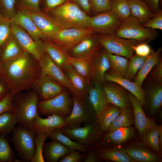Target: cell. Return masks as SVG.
<instances>
[{"instance_id": "cell-1", "label": "cell", "mask_w": 162, "mask_h": 162, "mask_svg": "<svg viewBox=\"0 0 162 162\" xmlns=\"http://www.w3.org/2000/svg\"><path fill=\"white\" fill-rule=\"evenodd\" d=\"M0 74L8 84L13 98L18 93L34 88L40 76L39 60L25 52L2 63Z\"/></svg>"}, {"instance_id": "cell-2", "label": "cell", "mask_w": 162, "mask_h": 162, "mask_svg": "<svg viewBox=\"0 0 162 162\" xmlns=\"http://www.w3.org/2000/svg\"><path fill=\"white\" fill-rule=\"evenodd\" d=\"M40 99L33 89L16 94L12 102V112L19 125L30 127L36 118L39 116L38 106Z\"/></svg>"}, {"instance_id": "cell-3", "label": "cell", "mask_w": 162, "mask_h": 162, "mask_svg": "<svg viewBox=\"0 0 162 162\" xmlns=\"http://www.w3.org/2000/svg\"><path fill=\"white\" fill-rule=\"evenodd\" d=\"M47 12L62 28L88 27L90 16L72 0Z\"/></svg>"}, {"instance_id": "cell-4", "label": "cell", "mask_w": 162, "mask_h": 162, "mask_svg": "<svg viewBox=\"0 0 162 162\" xmlns=\"http://www.w3.org/2000/svg\"><path fill=\"white\" fill-rule=\"evenodd\" d=\"M36 136L30 127L20 125L15 127L9 139L20 160L31 162L35 153Z\"/></svg>"}, {"instance_id": "cell-5", "label": "cell", "mask_w": 162, "mask_h": 162, "mask_svg": "<svg viewBox=\"0 0 162 162\" xmlns=\"http://www.w3.org/2000/svg\"><path fill=\"white\" fill-rule=\"evenodd\" d=\"M115 34L122 38L136 40L139 43L151 42L158 35L156 31L144 27L131 16L122 21Z\"/></svg>"}, {"instance_id": "cell-6", "label": "cell", "mask_w": 162, "mask_h": 162, "mask_svg": "<svg viewBox=\"0 0 162 162\" xmlns=\"http://www.w3.org/2000/svg\"><path fill=\"white\" fill-rule=\"evenodd\" d=\"M73 106L71 112L64 118L67 127H80L84 123H97V113L88 98L81 99L72 96Z\"/></svg>"}, {"instance_id": "cell-7", "label": "cell", "mask_w": 162, "mask_h": 162, "mask_svg": "<svg viewBox=\"0 0 162 162\" xmlns=\"http://www.w3.org/2000/svg\"><path fill=\"white\" fill-rule=\"evenodd\" d=\"M94 35L108 52L129 59L134 53L133 47L139 43L136 40L122 38L115 34H97Z\"/></svg>"}, {"instance_id": "cell-8", "label": "cell", "mask_w": 162, "mask_h": 162, "mask_svg": "<svg viewBox=\"0 0 162 162\" xmlns=\"http://www.w3.org/2000/svg\"><path fill=\"white\" fill-rule=\"evenodd\" d=\"M60 129L70 138L89 148L94 147L104 133L97 123H86L82 127L73 128L64 127Z\"/></svg>"}, {"instance_id": "cell-9", "label": "cell", "mask_w": 162, "mask_h": 162, "mask_svg": "<svg viewBox=\"0 0 162 162\" xmlns=\"http://www.w3.org/2000/svg\"><path fill=\"white\" fill-rule=\"evenodd\" d=\"M73 106L72 98L65 89L52 98L39 101L38 111L39 113L47 116L56 115L65 118L70 114Z\"/></svg>"}, {"instance_id": "cell-10", "label": "cell", "mask_w": 162, "mask_h": 162, "mask_svg": "<svg viewBox=\"0 0 162 162\" xmlns=\"http://www.w3.org/2000/svg\"><path fill=\"white\" fill-rule=\"evenodd\" d=\"M93 33L88 28H62L50 40L69 54L75 47Z\"/></svg>"}, {"instance_id": "cell-11", "label": "cell", "mask_w": 162, "mask_h": 162, "mask_svg": "<svg viewBox=\"0 0 162 162\" xmlns=\"http://www.w3.org/2000/svg\"><path fill=\"white\" fill-rule=\"evenodd\" d=\"M122 21L111 11L102 12L90 16L88 27L94 33L115 34Z\"/></svg>"}, {"instance_id": "cell-12", "label": "cell", "mask_w": 162, "mask_h": 162, "mask_svg": "<svg viewBox=\"0 0 162 162\" xmlns=\"http://www.w3.org/2000/svg\"><path fill=\"white\" fill-rule=\"evenodd\" d=\"M11 28L12 34L24 51L39 60L45 52V44L43 40H35L22 28L11 22Z\"/></svg>"}, {"instance_id": "cell-13", "label": "cell", "mask_w": 162, "mask_h": 162, "mask_svg": "<svg viewBox=\"0 0 162 162\" xmlns=\"http://www.w3.org/2000/svg\"><path fill=\"white\" fill-rule=\"evenodd\" d=\"M17 8L23 9L27 12L38 30L46 39L50 40L62 28L52 17L40 10Z\"/></svg>"}, {"instance_id": "cell-14", "label": "cell", "mask_w": 162, "mask_h": 162, "mask_svg": "<svg viewBox=\"0 0 162 162\" xmlns=\"http://www.w3.org/2000/svg\"><path fill=\"white\" fill-rule=\"evenodd\" d=\"M40 76H47L67 88L72 96L75 95L74 89L64 72L52 61L45 52L39 60Z\"/></svg>"}, {"instance_id": "cell-15", "label": "cell", "mask_w": 162, "mask_h": 162, "mask_svg": "<svg viewBox=\"0 0 162 162\" xmlns=\"http://www.w3.org/2000/svg\"><path fill=\"white\" fill-rule=\"evenodd\" d=\"M104 133L94 146L96 149L121 146L137 136L135 128L131 126Z\"/></svg>"}, {"instance_id": "cell-16", "label": "cell", "mask_w": 162, "mask_h": 162, "mask_svg": "<svg viewBox=\"0 0 162 162\" xmlns=\"http://www.w3.org/2000/svg\"><path fill=\"white\" fill-rule=\"evenodd\" d=\"M102 84L107 103L112 104L121 109L132 108L129 93L119 84L114 82Z\"/></svg>"}, {"instance_id": "cell-17", "label": "cell", "mask_w": 162, "mask_h": 162, "mask_svg": "<svg viewBox=\"0 0 162 162\" xmlns=\"http://www.w3.org/2000/svg\"><path fill=\"white\" fill-rule=\"evenodd\" d=\"M130 158L135 162H161L160 155L142 142L134 141L123 147Z\"/></svg>"}, {"instance_id": "cell-18", "label": "cell", "mask_w": 162, "mask_h": 162, "mask_svg": "<svg viewBox=\"0 0 162 162\" xmlns=\"http://www.w3.org/2000/svg\"><path fill=\"white\" fill-rule=\"evenodd\" d=\"M64 87L49 76H40L33 89L38 96L40 101H43L57 96L65 89Z\"/></svg>"}, {"instance_id": "cell-19", "label": "cell", "mask_w": 162, "mask_h": 162, "mask_svg": "<svg viewBox=\"0 0 162 162\" xmlns=\"http://www.w3.org/2000/svg\"><path fill=\"white\" fill-rule=\"evenodd\" d=\"M144 91L148 113L151 116L154 117L162 105V83L151 81Z\"/></svg>"}, {"instance_id": "cell-20", "label": "cell", "mask_w": 162, "mask_h": 162, "mask_svg": "<svg viewBox=\"0 0 162 162\" xmlns=\"http://www.w3.org/2000/svg\"><path fill=\"white\" fill-rule=\"evenodd\" d=\"M47 116L43 118L39 115L33 122L31 127L36 134L42 133L48 136L55 129L66 127L64 118L56 115Z\"/></svg>"}, {"instance_id": "cell-21", "label": "cell", "mask_w": 162, "mask_h": 162, "mask_svg": "<svg viewBox=\"0 0 162 162\" xmlns=\"http://www.w3.org/2000/svg\"><path fill=\"white\" fill-rule=\"evenodd\" d=\"M10 20L11 23L18 25L24 29L35 40H43L45 38L30 16L23 9H16V14Z\"/></svg>"}, {"instance_id": "cell-22", "label": "cell", "mask_w": 162, "mask_h": 162, "mask_svg": "<svg viewBox=\"0 0 162 162\" xmlns=\"http://www.w3.org/2000/svg\"><path fill=\"white\" fill-rule=\"evenodd\" d=\"M129 95L134 111L135 126L142 137L147 129L156 124L153 120L146 116L137 98L130 93H129Z\"/></svg>"}, {"instance_id": "cell-23", "label": "cell", "mask_w": 162, "mask_h": 162, "mask_svg": "<svg viewBox=\"0 0 162 162\" xmlns=\"http://www.w3.org/2000/svg\"><path fill=\"white\" fill-rule=\"evenodd\" d=\"M110 67L107 51L104 48L98 51L94 60L91 73L92 80L94 83L103 84L105 82V73Z\"/></svg>"}, {"instance_id": "cell-24", "label": "cell", "mask_w": 162, "mask_h": 162, "mask_svg": "<svg viewBox=\"0 0 162 162\" xmlns=\"http://www.w3.org/2000/svg\"><path fill=\"white\" fill-rule=\"evenodd\" d=\"M63 71L74 89V96L81 99L87 98L89 85L85 79L70 64L64 68Z\"/></svg>"}, {"instance_id": "cell-25", "label": "cell", "mask_w": 162, "mask_h": 162, "mask_svg": "<svg viewBox=\"0 0 162 162\" xmlns=\"http://www.w3.org/2000/svg\"><path fill=\"white\" fill-rule=\"evenodd\" d=\"M101 47L93 34L78 44L69 53L74 58L86 57L96 54Z\"/></svg>"}, {"instance_id": "cell-26", "label": "cell", "mask_w": 162, "mask_h": 162, "mask_svg": "<svg viewBox=\"0 0 162 162\" xmlns=\"http://www.w3.org/2000/svg\"><path fill=\"white\" fill-rule=\"evenodd\" d=\"M96 149L100 160L115 162H135L121 146Z\"/></svg>"}, {"instance_id": "cell-27", "label": "cell", "mask_w": 162, "mask_h": 162, "mask_svg": "<svg viewBox=\"0 0 162 162\" xmlns=\"http://www.w3.org/2000/svg\"><path fill=\"white\" fill-rule=\"evenodd\" d=\"M43 40L45 44V52L53 62L63 71L69 64V59L70 55L50 40L45 38Z\"/></svg>"}, {"instance_id": "cell-28", "label": "cell", "mask_w": 162, "mask_h": 162, "mask_svg": "<svg viewBox=\"0 0 162 162\" xmlns=\"http://www.w3.org/2000/svg\"><path fill=\"white\" fill-rule=\"evenodd\" d=\"M25 52L12 34L0 49V56L2 63L16 58Z\"/></svg>"}, {"instance_id": "cell-29", "label": "cell", "mask_w": 162, "mask_h": 162, "mask_svg": "<svg viewBox=\"0 0 162 162\" xmlns=\"http://www.w3.org/2000/svg\"><path fill=\"white\" fill-rule=\"evenodd\" d=\"M105 81L116 82L122 86L138 99L142 106H146L145 92L144 90L134 82L125 78L112 75L106 72L104 75Z\"/></svg>"}, {"instance_id": "cell-30", "label": "cell", "mask_w": 162, "mask_h": 162, "mask_svg": "<svg viewBox=\"0 0 162 162\" xmlns=\"http://www.w3.org/2000/svg\"><path fill=\"white\" fill-rule=\"evenodd\" d=\"M70 152L68 148L57 141L51 140L44 144L43 154L45 162H57Z\"/></svg>"}, {"instance_id": "cell-31", "label": "cell", "mask_w": 162, "mask_h": 162, "mask_svg": "<svg viewBox=\"0 0 162 162\" xmlns=\"http://www.w3.org/2000/svg\"><path fill=\"white\" fill-rule=\"evenodd\" d=\"M121 111V109L118 107L107 103L101 111L97 114V123L104 133L107 132L112 122Z\"/></svg>"}, {"instance_id": "cell-32", "label": "cell", "mask_w": 162, "mask_h": 162, "mask_svg": "<svg viewBox=\"0 0 162 162\" xmlns=\"http://www.w3.org/2000/svg\"><path fill=\"white\" fill-rule=\"evenodd\" d=\"M131 16L143 24L152 18L154 13L142 0H129Z\"/></svg>"}, {"instance_id": "cell-33", "label": "cell", "mask_w": 162, "mask_h": 162, "mask_svg": "<svg viewBox=\"0 0 162 162\" xmlns=\"http://www.w3.org/2000/svg\"><path fill=\"white\" fill-rule=\"evenodd\" d=\"M96 54L83 58H75L71 56L69 58V64L85 79L89 85L91 82V69Z\"/></svg>"}, {"instance_id": "cell-34", "label": "cell", "mask_w": 162, "mask_h": 162, "mask_svg": "<svg viewBox=\"0 0 162 162\" xmlns=\"http://www.w3.org/2000/svg\"><path fill=\"white\" fill-rule=\"evenodd\" d=\"M107 55L110 67L106 72L112 75L125 78L129 59L124 56L110 53L107 51Z\"/></svg>"}, {"instance_id": "cell-35", "label": "cell", "mask_w": 162, "mask_h": 162, "mask_svg": "<svg viewBox=\"0 0 162 162\" xmlns=\"http://www.w3.org/2000/svg\"><path fill=\"white\" fill-rule=\"evenodd\" d=\"M88 98L97 114L99 113L107 104L102 84L98 83L95 82L94 86L88 90Z\"/></svg>"}, {"instance_id": "cell-36", "label": "cell", "mask_w": 162, "mask_h": 162, "mask_svg": "<svg viewBox=\"0 0 162 162\" xmlns=\"http://www.w3.org/2000/svg\"><path fill=\"white\" fill-rule=\"evenodd\" d=\"M161 47L159 48L155 52H153L147 58L141 69L136 75L134 82L140 87L144 80L152 68L158 62L161 57Z\"/></svg>"}, {"instance_id": "cell-37", "label": "cell", "mask_w": 162, "mask_h": 162, "mask_svg": "<svg viewBox=\"0 0 162 162\" xmlns=\"http://www.w3.org/2000/svg\"><path fill=\"white\" fill-rule=\"evenodd\" d=\"M60 128H57L51 132L49 135V137L51 140H55L61 143L68 148L70 151H79L83 153H86L89 148L80 144L76 141H74L69 137L63 134Z\"/></svg>"}, {"instance_id": "cell-38", "label": "cell", "mask_w": 162, "mask_h": 162, "mask_svg": "<svg viewBox=\"0 0 162 162\" xmlns=\"http://www.w3.org/2000/svg\"><path fill=\"white\" fill-rule=\"evenodd\" d=\"M135 118L133 108L121 109L119 114L114 119L107 132L130 126L134 124Z\"/></svg>"}, {"instance_id": "cell-39", "label": "cell", "mask_w": 162, "mask_h": 162, "mask_svg": "<svg viewBox=\"0 0 162 162\" xmlns=\"http://www.w3.org/2000/svg\"><path fill=\"white\" fill-rule=\"evenodd\" d=\"M159 125L156 124L147 129L142 138L144 144L161 156L162 152L160 149L159 143Z\"/></svg>"}, {"instance_id": "cell-40", "label": "cell", "mask_w": 162, "mask_h": 162, "mask_svg": "<svg viewBox=\"0 0 162 162\" xmlns=\"http://www.w3.org/2000/svg\"><path fill=\"white\" fill-rule=\"evenodd\" d=\"M17 123V120L11 111L0 114V134L7 135L12 133Z\"/></svg>"}, {"instance_id": "cell-41", "label": "cell", "mask_w": 162, "mask_h": 162, "mask_svg": "<svg viewBox=\"0 0 162 162\" xmlns=\"http://www.w3.org/2000/svg\"><path fill=\"white\" fill-rule=\"evenodd\" d=\"M110 11L123 21L131 16L129 0H109Z\"/></svg>"}, {"instance_id": "cell-42", "label": "cell", "mask_w": 162, "mask_h": 162, "mask_svg": "<svg viewBox=\"0 0 162 162\" xmlns=\"http://www.w3.org/2000/svg\"><path fill=\"white\" fill-rule=\"evenodd\" d=\"M7 135L0 134V162H14L16 154L11 148Z\"/></svg>"}, {"instance_id": "cell-43", "label": "cell", "mask_w": 162, "mask_h": 162, "mask_svg": "<svg viewBox=\"0 0 162 162\" xmlns=\"http://www.w3.org/2000/svg\"><path fill=\"white\" fill-rule=\"evenodd\" d=\"M147 57L134 55L129 59L125 78L132 81L134 80Z\"/></svg>"}, {"instance_id": "cell-44", "label": "cell", "mask_w": 162, "mask_h": 162, "mask_svg": "<svg viewBox=\"0 0 162 162\" xmlns=\"http://www.w3.org/2000/svg\"><path fill=\"white\" fill-rule=\"evenodd\" d=\"M16 0H0V14L10 20L16 13Z\"/></svg>"}, {"instance_id": "cell-45", "label": "cell", "mask_w": 162, "mask_h": 162, "mask_svg": "<svg viewBox=\"0 0 162 162\" xmlns=\"http://www.w3.org/2000/svg\"><path fill=\"white\" fill-rule=\"evenodd\" d=\"M48 137L47 135L44 133L36 134L35 153L31 162H45L43 155V149L44 141Z\"/></svg>"}, {"instance_id": "cell-46", "label": "cell", "mask_w": 162, "mask_h": 162, "mask_svg": "<svg viewBox=\"0 0 162 162\" xmlns=\"http://www.w3.org/2000/svg\"><path fill=\"white\" fill-rule=\"evenodd\" d=\"M12 34L10 20L0 17V49Z\"/></svg>"}, {"instance_id": "cell-47", "label": "cell", "mask_w": 162, "mask_h": 162, "mask_svg": "<svg viewBox=\"0 0 162 162\" xmlns=\"http://www.w3.org/2000/svg\"><path fill=\"white\" fill-rule=\"evenodd\" d=\"M91 10L99 13L110 10L109 0H88Z\"/></svg>"}, {"instance_id": "cell-48", "label": "cell", "mask_w": 162, "mask_h": 162, "mask_svg": "<svg viewBox=\"0 0 162 162\" xmlns=\"http://www.w3.org/2000/svg\"><path fill=\"white\" fill-rule=\"evenodd\" d=\"M142 26L153 29L162 30V11L160 9L155 13L154 16L144 24Z\"/></svg>"}, {"instance_id": "cell-49", "label": "cell", "mask_w": 162, "mask_h": 162, "mask_svg": "<svg viewBox=\"0 0 162 162\" xmlns=\"http://www.w3.org/2000/svg\"><path fill=\"white\" fill-rule=\"evenodd\" d=\"M148 76L151 81L162 83V60L161 58L151 69Z\"/></svg>"}, {"instance_id": "cell-50", "label": "cell", "mask_w": 162, "mask_h": 162, "mask_svg": "<svg viewBox=\"0 0 162 162\" xmlns=\"http://www.w3.org/2000/svg\"><path fill=\"white\" fill-rule=\"evenodd\" d=\"M86 153L75 150L70 151L60 159L59 162H79L83 161Z\"/></svg>"}, {"instance_id": "cell-51", "label": "cell", "mask_w": 162, "mask_h": 162, "mask_svg": "<svg viewBox=\"0 0 162 162\" xmlns=\"http://www.w3.org/2000/svg\"><path fill=\"white\" fill-rule=\"evenodd\" d=\"M40 1L41 0H16V9L25 8L40 10Z\"/></svg>"}, {"instance_id": "cell-52", "label": "cell", "mask_w": 162, "mask_h": 162, "mask_svg": "<svg viewBox=\"0 0 162 162\" xmlns=\"http://www.w3.org/2000/svg\"><path fill=\"white\" fill-rule=\"evenodd\" d=\"M133 49L136 55L143 57H148L153 52L151 47L146 43H139Z\"/></svg>"}, {"instance_id": "cell-53", "label": "cell", "mask_w": 162, "mask_h": 162, "mask_svg": "<svg viewBox=\"0 0 162 162\" xmlns=\"http://www.w3.org/2000/svg\"><path fill=\"white\" fill-rule=\"evenodd\" d=\"M68 0H41L40 8H43V11H49L62 4Z\"/></svg>"}, {"instance_id": "cell-54", "label": "cell", "mask_w": 162, "mask_h": 162, "mask_svg": "<svg viewBox=\"0 0 162 162\" xmlns=\"http://www.w3.org/2000/svg\"><path fill=\"white\" fill-rule=\"evenodd\" d=\"M12 99L13 98L10 91L0 101V114L7 111H10L12 112Z\"/></svg>"}, {"instance_id": "cell-55", "label": "cell", "mask_w": 162, "mask_h": 162, "mask_svg": "<svg viewBox=\"0 0 162 162\" xmlns=\"http://www.w3.org/2000/svg\"><path fill=\"white\" fill-rule=\"evenodd\" d=\"M100 160L98 154L96 149L94 147L89 148L83 160L84 162H98Z\"/></svg>"}, {"instance_id": "cell-56", "label": "cell", "mask_w": 162, "mask_h": 162, "mask_svg": "<svg viewBox=\"0 0 162 162\" xmlns=\"http://www.w3.org/2000/svg\"><path fill=\"white\" fill-rule=\"evenodd\" d=\"M10 91V89L8 84L0 74V101Z\"/></svg>"}, {"instance_id": "cell-57", "label": "cell", "mask_w": 162, "mask_h": 162, "mask_svg": "<svg viewBox=\"0 0 162 162\" xmlns=\"http://www.w3.org/2000/svg\"><path fill=\"white\" fill-rule=\"evenodd\" d=\"M83 11L88 14L90 11L88 0H72Z\"/></svg>"}, {"instance_id": "cell-58", "label": "cell", "mask_w": 162, "mask_h": 162, "mask_svg": "<svg viewBox=\"0 0 162 162\" xmlns=\"http://www.w3.org/2000/svg\"><path fill=\"white\" fill-rule=\"evenodd\" d=\"M159 0H145L151 10L155 14L160 10L159 7Z\"/></svg>"}, {"instance_id": "cell-59", "label": "cell", "mask_w": 162, "mask_h": 162, "mask_svg": "<svg viewBox=\"0 0 162 162\" xmlns=\"http://www.w3.org/2000/svg\"><path fill=\"white\" fill-rule=\"evenodd\" d=\"M160 128V133L159 138V146L160 150L162 152V125H159Z\"/></svg>"}, {"instance_id": "cell-60", "label": "cell", "mask_w": 162, "mask_h": 162, "mask_svg": "<svg viewBox=\"0 0 162 162\" xmlns=\"http://www.w3.org/2000/svg\"><path fill=\"white\" fill-rule=\"evenodd\" d=\"M162 110H161V111H160V112L159 116V118L160 120H162Z\"/></svg>"}, {"instance_id": "cell-61", "label": "cell", "mask_w": 162, "mask_h": 162, "mask_svg": "<svg viewBox=\"0 0 162 162\" xmlns=\"http://www.w3.org/2000/svg\"><path fill=\"white\" fill-rule=\"evenodd\" d=\"M2 60L0 58V71L2 68Z\"/></svg>"}, {"instance_id": "cell-62", "label": "cell", "mask_w": 162, "mask_h": 162, "mask_svg": "<svg viewBox=\"0 0 162 162\" xmlns=\"http://www.w3.org/2000/svg\"><path fill=\"white\" fill-rule=\"evenodd\" d=\"M21 160L19 159H15L14 162H21Z\"/></svg>"}, {"instance_id": "cell-63", "label": "cell", "mask_w": 162, "mask_h": 162, "mask_svg": "<svg viewBox=\"0 0 162 162\" xmlns=\"http://www.w3.org/2000/svg\"><path fill=\"white\" fill-rule=\"evenodd\" d=\"M3 17L0 14V17Z\"/></svg>"}, {"instance_id": "cell-64", "label": "cell", "mask_w": 162, "mask_h": 162, "mask_svg": "<svg viewBox=\"0 0 162 162\" xmlns=\"http://www.w3.org/2000/svg\"><path fill=\"white\" fill-rule=\"evenodd\" d=\"M143 0V1H145V0Z\"/></svg>"}]
</instances>
